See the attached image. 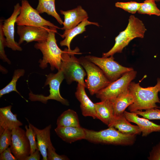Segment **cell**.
<instances>
[{
  "label": "cell",
  "mask_w": 160,
  "mask_h": 160,
  "mask_svg": "<svg viewBox=\"0 0 160 160\" xmlns=\"http://www.w3.org/2000/svg\"><path fill=\"white\" fill-rule=\"evenodd\" d=\"M1 71L4 73H6L7 72V71L5 68H4L1 65H0Z\"/></svg>",
  "instance_id": "37"
},
{
  "label": "cell",
  "mask_w": 160,
  "mask_h": 160,
  "mask_svg": "<svg viewBox=\"0 0 160 160\" xmlns=\"http://www.w3.org/2000/svg\"><path fill=\"white\" fill-rule=\"evenodd\" d=\"M25 73V71L22 69H18L15 70L14 72L12 79L9 83L0 90V97L3 95L15 91L18 93L22 97L24 98L21 95L16 89V83L19 79L23 76Z\"/></svg>",
  "instance_id": "26"
},
{
  "label": "cell",
  "mask_w": 160,
  "mask_h": 160,
  "mask_svg": "<svg viewBox=\"0 0 160 160\" xmlns=\"http://www.w3.org/2000/svg\"><path fill=\"white\" fill-rule=\"evenodd\" d=\"M85 57L100 68L111 82L119 79L124 73L134 70L132 68L120 65L114 60L113 56L109 57H99L88 55Z\"/></svg>",
  "instance_id": "8"
},
{
  "label": "cell",
  "mask_w": 160,
  "mask_h": 160,
  "mask_svg": "<svg viewBox=\"0 0 160 160\" xmlns=\"http://www.w3.org/2000/svg\"><path fill=\"white\" fill-rule=\"evenodd\" d=\"M97 119L100 120L109 127L113 122L115 116L112 104L106 100L95 103Z\"/></svg>",
  "instance_id": "19"
},
{
  "label": "cell",
  "mask_w": 160,
  "mask_h": 160,
  "mask_svg": "<svg viewBox=\"0 0 160 160\" xmlns=\"http://www.w3.org/2000/svg\"><path fill=\"white\" fill-rule=\"evenodd\" d=\"M56 124L57 126L81 127L77 113L71 109L64 111L58 117Z\"/></svg>",
  "instance_id": "24"
},
{
  "label": "cell",
  "mask_w": 160,
  "mask_h": 160,
  "mask_svg": "<svg viewBox=\"0 0 160 160\" xmlns=\"http://www.w3.org/2000/svg\"><path fill=\"white\" fill-rule=\"evenodd\" d=\"M156 0H145L141 3L137 12L140 14L160 16V10L155 3Z\"/></svg>",
  "instance_id": "27"
},
{
  "label": "cell",
  "mask_w": 160,
  "mask_h": 160,
  "mask_svg": "<svg viewBox=\"0 0 160 160\" xmlns=\"http://www.w3.org/2000/svg\"><path fill=\"white\" fill-rule=\"evenodd\" d=\"M110 100L112 105L114 116H117L124 113L126 108L133 103L134 98L128 88Z\"/></svg>",
  "instance_id": "20"
},
{
  "label": "cell",
  "mask_w": 160,
  "mask_h": 160,
  "mask_svg": "<svg viewBox=\"0 0 160 160\" xmlns=\"http://www.w3.org/2000/svg\"><path fill=\"white\" fill-rule=\"evenodd\" d=\"M79 59L86 71L87 78L85 84L91 95L96 94L111 83L101 69L95 64L85 57H81Z\"/></svg>",
  "instance_id": "6"
},
{
  "label": "cell",
  "mask_w": 160,
  "mask_h": 160,
  "mask_svg": "<svg viewBox=\"0 0 160 160\" xmlns=\"http://www.w3.org/2000/svg\"><path fill=\"white\" fill-rule=\"evenodd\" d=\"M3 22L0 20V58L3 61L11 64L10 61L7 57L5 53L4 47H7L6 38L2 29Z\"/></svg>",
  "instance_id": "32"
},
{
  "label": "cell",
  "mask_w": 160,
  "mask_h": 160,
  "mask_svg": "<svg viewBox=\"0 0 160 160\" xmlns=\"http://www.w3.org/2000/svg\"><path fill=\"white\" fill-rule=\"evenodd\" d=\"M46 77L44 86L49 85V95L45 96L43 95L34 94L30 91L28 94L29 99L31 101H38L45 104H47L48 100H53L63 105H68V101L62 97L60 92V84L65 79L62 70H58L56 73H50L47 75Z\"/></svg>",
  "instance_id": "7"
},
{
  "label": "cell",
  "mask_w": 160,
  "mask_h": 160,
  "mask_svg": "<svg viewBox=\"0 0 160 160\" xmlns=\"http://www.w3.org/2000/svg\"><path fill=\"white\" fill-rule=\"evenodd\" d=\"M148 159L149 160H160V142L153 148Z\"/></svg>",
  "instance_id": "34"
},
{
  "label": "cell",
  "mask_w": 160,
  "mask_h": 160,
  "mask_svg": "<svg viewBox=\"0 0 160 160\" xmlns=\"http://www.w3.org/2000/svg\"><path fill=\"white\" fill-rule=\"evenodd\" d=\"M60 12L64 17L63 26L60 29L65 30L76 27L88 18L87 13L81 6L66 11L60 10Z\"/></svg>",
  "instance_id": "14"
},
{
  "label": "cell",
  "mask_w": 160,
  "mask_h": 160,
  "mask_svg": "<svg viewBox=\"0 0 160 160\" xmlns=\"http://www.w3.org/2000/svg\"><path fill=\"white\" fill-rule=\"evenodd\" d=\"M146 30L141 20L134 15H130L125 29L116 37L113 46L108 52L103 53L102 57H108L116 53H121L132 40L136 38H144Z\"/></svg>",
  "instance_id": "3"
},
{
  "label": "cell",
  "mask_w": 160,
  "mask_h": 160,
  "mask_svg": "<svg viewBox=\"0 0 160 160\" xmlns=\"http://www.w3.org/2000/svg\"><path fill=\"white\" fill-rule=\"evenodd\" d=\"M62 54V64L60 70L63 73L65 79L67 83L70 84L76 81L86 88L84 78L87 73L80 64L79 59L76 57L75 54H80L78 47L73 50L65 49Z\"/></svg>",
  "instance_id": "5"
},
{
  "label": "cell",
  "mask_w": 160,
  "mask_h": 160,
  "mask_svg": "<svg viewBox=\"0 0 160 160\" xmlns=\"http://www.w3.org/2000/svg\"><path fill=\"white\" fill-rule=\"evenodd\" d=\"M49 28L27 25H17V33L19 36L18 43L20 45L24 41L29 43L33 41L40 42L46 41L48 37Z\"/></svg>",
  "instance_id": "12"
},
{
  "label": "cell",
  "mask_w": 160,
  "mask_h": 160,
  "mask_svg": "<svg viewBox=\"0 0 160 160\" xmlns=\"http://www.w3.org/2000/svg\"><path fill=\"white\" fill-rule=\"evenodd\" d=\"M36 135L37 144L38 150L42 156V160H47V149L49 147L54 148L50 139V130L51 125L50 124L44 128L41 129L31 124Z\"/></svg>",
  "instance_id": "17"
},
{
  "label": "cell",
  "mask_w": 160,
  "mask_h": 160,
  "mask_svg": "<svg viewBox=\"0 0 160 160\" xmlns=\"http://www.w3.org/2000/svg\"><path fill=\"white\" fill-rule=\"evenodd\" d=\"M89 25H93L99 26L97 23L91 22L86 20L80 23L76 27L70 29L65 30L64 33L60 35L64 39L60 42L61 46H66L69 50L71 49L70 44L71 41L76 35L86 31V26Z\"/></svg>",
  "instance_id": "23"
},
{
  "label": "cell",
  "mask_w": 160,
  "mask_h": 160,
  "mask_svg": "<svg viewBox=\"0 0 160 160\" xmlns=\"http://www.w3.org/2000/svg\"><path fill=\"white\" fill-rule=\"evenodd\" d=\"M21 6L19 3L14 6L13 12L11 16L3 23L2 29L6 38L7 47L13 51H21L22 48L14 39V26L17 17L19 15Z\"/></svg>",
  "instance_id": "13"
},
{
  "label": "cell",
  "mask_w": 160,
  "mask_h": 160,
  "mask_svg": "<svg viewBox=\"0 0 160 160\" xmlns=\"http://www.w3.org/2000/svg\"><path fill=\"white\" fill-rule=\"evenodd\" d=\"M55 131L59 137L67 143L85 139L84 128L81 127L57 126Z\"/></svg>",
  "instance_id": "18"
},
{
  "label": "cell",
  "mask_w": 160,
  "mask_h": 160,
  "mask_svg": "<svg viewBox=\"0 0 160 160\" xmlns=\"http://www.w3.org/2000/svg\"><path fill=\"white\" fill-rule=\"evenodd\" d=\"M84 130L85 139L95 143L129 145H133L136 140V135L124 134L113 127L98 131Z\"/></svg>",
  "instance_id": "4"
},
{
  "label": "cell",
  "mask_w": 160,
  "mask_h": 160,
  "mask_svg": "<svg viewBox=\"0 0 160 160\" xmlns=\"http://www.w3.org/2000/svg\"><path fill=\"white\" fill-rule=\"evenodd\" d=\"M124 114L130 122L136 124L141 129L142 136H146L153 132L160 131V125L150 121L148 119L141 118L134 112L125 111Z\"/></svg>",
  "instance_id": "15"
},
{
  "label": "cell",
  "mask_w": 160,
  "mask_h": 160,
  "mask_svg": "<svg viewBox=\"0 0 160 160\" xmlns=\"http://www.w3.org/2000/svg\"><path fill=\"white\" fill-rule=\"evenodd\" d=\"M16 23L17 25L47 26L60 29L41 17L36 9L33 8L27 0L22 1L20 12L17 17Z\"/></svg>",
  "instance_id": "10"
},
{
  "label": "cell",
  "mask_w": 160,
  "mask_h": 160,
  "mask_svg": "<svg viewBox=\"0 0 160 160\" xmlns=\"http://www.w3.org/2000/svg\"><path fill=\"white\" fill-rule=\"evenodd\" d=\"M12 142L9 147L18 160H24L30 154L31 147L25 131L18 127L12 130Z\"/></svg>",
  "instance_id": "11"
},
{
  "label": "cell",
  "mask_w": 160,
  "mask_h": 160,
  "mask_svg": "<svg viewBox=\"0 0 160 160\" xmlns=\"http://www.w3.org/2000/svg\"><path fill=\"white\" fill-rule=\"evenodd\" d=\"M85 87L81 84L78 83L75 95L80 102V107L82 115L84 116H90L97 119L95 103L89 98L86 93Z\"/></svg>",
  "instance_id": "16"
},
{
  "label": "cell",
  "mask_w": 160,
  "mask_h": 160,
  "mask_svg": "<svg viewBox=\"0 0 160 160\" xmlns=\"http://www.w3.org/2000/svg\"><path fill=\"white\" fill-rule=\"evenodd\" d=\"M109 127H113L124 134L136 135L141 133V129L139 127L131 124L124 113L115 116L113 122Z\"/></svg>",
  "instance_id": "21"
},
{
  "label": "cell",
  "mask_w": 160,
  "mask_h": 160,
  "mask_svg": "<svg viewBox=\"0 0 160 160\" xmlns=\"http://www.w3.org/2000/svg\"><path fill=\"white\" fill-rule=\"evenodd\" d=\"M12 130L4 129L0 135V153L10 145L12 142Z\"/></svg>",
  "instance_id": "30"
},
{
  "label": "cell",
  "mask_w": 160,
  "mask_h": 160,
  "mask_svg": "<svg viewBox=\"0 0 160 160\" xmlns=\"http://www.w3.org/2000/svg\"><path fill=\"white\" fill-rule=\"evenodd\" d=\"M140 82L136 83L131 81L128 89L134 98L133 103L128 107L131 112L146 110L153 108H160L156 104L160 103L158 93L160 92V78L157 79V83L153 87L143 88L140 85Z\"/></svg>",
  "instance_id": "1"
},
{
  "label": "cell",
  "mask_w": 160,
  "mask_h": 160,
  "mask_svg": "<svg viewBox=\"0 0 160 160\" xmlns=\"http://www.w3.org/2000/svg\"><path fill=\"white\" fill-rule=\"evenodd\" d=\"M55 0H39L36 10L39 14L46 13L54 17L61 25L63 21L55 9Z\"/></svg>",
  "instance_id": "25"
},
{
  "label": "cell",
  "mask_w": 160,
  "mask_h": 160,
  "mask_svg": "<svg viewBox=\"0 0 160 160\" xmlns=\"http://www.w3.org/2000/svg\"><path fill=\"white\" fill-rule=\"evenodd\" d=\"M57 28L55 27H49L47 40L43 42H37L34 45V47L40 50L43 54L42 59L39 61V67L42 69L46 68L48 64H49L52 71L55 69L58 71L60 69L62 54L64 51L58 47L57 44L55 37Z\"/></svg>",
  "instance_id": "2"
},
{
  "label": "cell",
  "mask_w": 160,
  "mask_h": 160,
  "mask_svg": "<svg viewBox=\"0 0 160 160\" xmlns=\"http://www.w3.org/2000/svg\"><path fill=\"white\" fill-rule=\"evenodd\" d=\"M12 106L9 105L0 108V127L12 130L23 125L17 119V114L11 111Z\"/></svg>",
  "instance_id": "22"
},
{
  "label": "cell",
  "mask_w": 160,
  "mask_h": 160,
  "mask_svg": "<svg viewBox=\"0 0 160 160\" xmlns=\"http://www.w3.org/2000/svg\"><path fill=\"white\" fill-rule=\"evenodd\" d=\"M12 153L10 148H8L0 153V160H17V159Z\"/></svg>",
  "instance_id": "35"
},
{
  "label": "cell",
  "mask_w": 160,
  "mask_h": 160,
  "mask_svg": "<svg viewBox=\"0 0 160 160\" xmlns=\"http://www.w3.org/2000/svg\"><path fill=\"white\" fill-rule=\"evenodd\" d=\"M137 74V71L134 70L124 73L119 79L98 92L95 94L96 97L101 101L115 98L128 89Z\"/></svg>",
  "instance_id": "9"
},
{
  "label": "cell",
  "mask_w": 160,
  "mask_h": 160,
  "mask_svg": "<svg viewBox=\"0 0 160 160\" xmlns=\"http://www.w3.org/2000/svg\"><path fill=\"white\" fill-rule=\"evenodd\" d=\"M55 148L49 147L47 149V157L48 160H68L69 159L65 155H59L55 152Z\"/></svg>",
  "instance_id": "33"
},
{
  "label": "cell",
  "mask_w": 160,
  "mask_h": 160,
  "mask_svg": "<svg viewBox=\"0 0 160 160\" xmlns=\"http://www.w3.org/2000/svg\"><path fill=\"white\" fill-rule=\"evenodd\" d=\"M29 123L28 127L26 125L25 128L26 129V135L29 142L30 147V154L33 153L36 149H38L37 146V142L36 141V134L32 127L31 124Z\"/></svg>",
  "instance_id": "29"
},
{
  "label": "cell",
  "mask_w": 160,
  "mask_h": 160,
  "mask_svg": "<svg viewBox=\"0 0 160 160\" xmlns=\"http://www.w3.org/2000/svg\"><path fill=\"white\" fill-rule=\"evenodd\" d=\"M141 3H138L134 1L127 2H116L115 6L116 7L121 8L129 13L135 14L140 8Z\"/></svg>",
  "instance_id": "28"
},
{
  "label": "cell",
  "mask_w": 160,
  "mask_h": 160,
  "mask_svg": "<svg viewBox=\"0 0 160 160\" xmlns=\"http://www.w3.org/2000/svg\"><path fill=\"white\" fill-rule=\"evenodd\" d=\"M41 153L38 149H36L35 152L31 154L26 157L24 160H39Z\"/></svg>",
  "instance_id": "36"
},
{
  "label": "cell",
  "mask_w": 160,
  "mask_h": 160,
  "mask_svg": "<svg viewBox=\"0 0 160 160\" xmlns=\"http://www.w3.org/2000/svg\"><path fill=\"white\" fill-rule=\"evenodd\" d=\"M134 112L138 115L148 119H160V108H153L145 110L144 111H137Z\"/></svg>",
  "instance_id": "31"
}]
</instances>
